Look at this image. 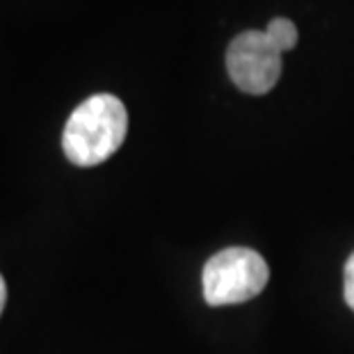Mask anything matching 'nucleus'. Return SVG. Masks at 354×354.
<instances>
[{
	"label": "nucleus",
	"instance_id": "20e7f679",
	"mask_svg": "<svg viewBox=\"0 0 354 354\" xmlns=\"http://www.w3.org/2000/svg\"><path fill=\"white\" fill-rule=\"evenodd\" d=\"M266 32L281 53L297 46V28L290 19H272L268 24Z\"/></svg>",
	"mask_w": 354,
	"mask_h": 354
},
{
	"label": "nucleus",
	"instance_id": "423d86ee",
	"mask_svg": "<svg viewBox=\"0 0 354 354\" xmlns=\"http://www.w3.org/2000/svg\"><path fill=\"white\" fill-rule=\"evenodd\" d=\"M5 304H7V283H5L3 274H0V315L5 311Z\"/></svg>",
	"mask_w": 354,
	"mask_h": 354
},
{
	"label": "nucleus",
	"instance_id": "39448f33",
	"mask_svg": "<svg viewBox=\"0 0 354 354\" xmlns=\"http://www.w3.org/2000/svg\"><path fill=\"white\" fill-rule=\"evenodd\" d=\"M343 295H345V304L354 311V252L350 254L343 270Z\"/></svg>",
	"mask_w": 354,
	"mask_h": 354
},
{
	"label": "nucleus",
	"instance_id": "7ed1b4c3",
	"mask_svg": "<svg viewBox=\"0 0 354 354\" xmlns=\"http://www.w3.org/2000/svg\"><path fill=\"white\" fill-rule=\"evenodd\" d=\"M281 55L266 30H247L229 44L227 71L240 92L263 96L281 78Z\"/></svg>",
	"mask_w": 354,
	"mask_h": 354
},
{
	"label": "nucleus",
	"instance_id": "f03ea898",
	"mask_svg": "<svg viewBox=\"0 0 354 354\" xmlns=\"http://www.w3.org/2000/svg\"><path fill=\"white\" fill-rule=\"evenodd\" d=\"M266 259L250 247H227L203 266V299L210 306L250 302L268 286Z\"/></svg>",
	"mask_w": 354,
	"mask_h": 354
},
{
	"label": "nucleus",
	"instance_id": "f257e3e1",
	"mask_svg": "<svg viewBox=\"0 0 354 354\" xmlns=\"http://www.w3.org/2000/svg\"><path fill=\"white\" fill-rule=\"evenodd\" d=\"M126 133V105L112 94H94L71 112L64 126V156L76 167H96L119 151Z\"/></svg>",
	"mask_w": 354,
	"mask_h": 354
}]
</instances>
